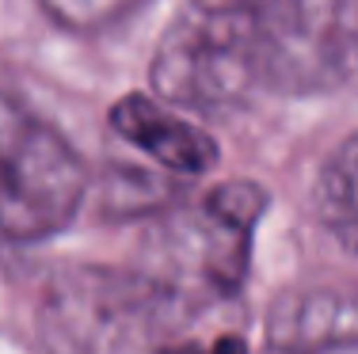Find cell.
I'll use <instances>...</instances> for the list:
<instances>
[{"instance_id": "cell-6", "label": "cell", "mask_w": 358, "mask_h": 354, "mask_svg": "<svg viewBox=\"0 0 358 354\" xmlns=\"http://www.w3.org/2000/svg\"><path fill=\"white\" fill-rule=\"evenodd\" d=\"M206 217L229 225V229H241V233H252V225L259 221V214L267 209V195H263L255 183H221L206 195Z\"/></svg>"}, {"instance_id": "cell-2", "label": "cell", "mask_w": 358, "mask_h": 354, "mask_svg": "<svg viewBox=\"0 0 358 354\" xmlns=\"http://www.w3.org/2000/svg\"><path fill=\"white\" fill-rule=\"evenodd\" d=\"M84 164L50 126L0 115V233L42 240L76 214Z\"/></svg>"}, {"instance_id": "cell-5", "label": "cell", "mask_w": 358, "mask_h": 354, "mask_svg": "<svg viewBox=\"0 0 358 354\" xmlns=\"http://www.w3.org/2000/svg\"><path fill=\"white\" fill-rule=\"evenodd\" d=\"M317 209L328 233L358 256V133L324 168L317 187Z\"/></svg>"}, {"instance_id": "cell-4", "label": "cell", "mask_w": 358, "mask_h": 354, "mask_svg": "<svg viewBox=\"0 0 358 354\" xmlns=\"http://www.w3.org/2000/svg\"><path fill=\"white\" fill-rule=\"evenodd\" d=\"M110 126L130 145L179 175H202L217 164V145L206 130L172 115L149 96H126L110 107Z\"/></svg>"}, {"instance_id": "cell-1", "label": "cell", "mask_w": 358, "mask_h": 354, "mask_svg": "<svg viewBox=\"0 0 358 354\" xmlns=\"http://www.w3.org/2000/svg\"><path fill=\"white\" fill-rule=\"evenodd\" d=\"M152 80L176 103H233L263 80L259 46L241 0H187L152 61Z\"/></svg>"}, {"instance_id": "cell-8", "label": "cell", "mask_w": 358, "mask_h": 354, "mask_svg": "<svg viewBox=\"0 0 358 354\" xmlns=\"http://www.w3.org/2000/svg\"><path fill=\"white\" fill-rule=\"evenodd\" d=\"M160 354H210V347H199V343H183V347H168Z\"/></svg>"}, {"instance_id": "cell-3", "label": "cell", "mask_w": 358, "mask_h": 354, "mask_svg": "<svg viewBox=\"0 0 358 354\" xmlns=\"http://www.w3.org/2000/svg\"><path fill=\"white\" fill-rule=\"evenodd\" d=\"M267 84L309 88L358 61V0H241Z\"/></svg>"}, {"instance_id": "cell-7", "label": "cell", "mask_w": 358, "mask_h": 354, "mask_svg": "<svg viewBox=\"0 0 358 354\" xmlns=\"http://www.w3.org/2000/svg\"><path fill=\"white\" fill-rule=\"evenodd\" d=\"M210 354H244V343L236 335H221L214 347H210Z\"/></svg>"}]
</instances>
